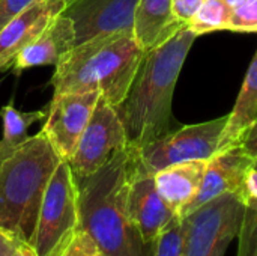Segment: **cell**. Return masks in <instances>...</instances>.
<instances>
[{"label":"cell","mask_w":257,"mask_h":256,"mask_svg":"<svg viewBox=\"0 0 257 256\" xmlns=\"http://www.w3.org/2000/svg\"><path fill=\"white\" fill-rule=\"evenodd\" d=\"M224 2H226V3H227V5H229L232 9H233L235 6L241 5V3H242V2H245V0H224Z\"/></svg>","instance_id":"cell-31"},{"label":"cell","mask_w":257,"mask_h":256,"mask_svg":"<svg viewBox=\"0 0 257 256\" xmlns=\"http://www.w3.org/2000/svg\"><path fill=\"white\" fill-rule=\"evenodd\" d=\"M257 118V48L247 74L244 77L241 91L235 101L232 112L227 115L226 125L223 128L218 151H223L235 143H239L244 133ZM217 151V152H218Z\"/></svg>","instance_id":"cell-17"},{"label":"cell","mask_w":257,"mask_h":256,"mask_svg":"<svg viewBox=\"0 0 257 256\" xmlns=\"http://www.w3.org/2000/svg\"><path fill=\"white\" fill-rule=\"evenodd\" d=\"M139 0H66L63 14L72 21L75 45L101 35L134 33Z\"/></svg>","instance_id":"cell-10"},{"label":"cell","mask_w":257,"mask_h":256,"mask_svg":"<svg viewBox=\"0 0 257 256\" xmlns=\"http://www.w3.org/2000/svg\"><path fill=\"white\" fill-rule=\"evenodd\" d=\"M145 53L133 32L101 35L77 44L56 65L51 77L54 95L98 92L116 107L125 100Z\"/></svg>","instance_id":"cell-3"},{"label":"cell","mask_w":257,"mask_h":256,"mask_svg":"<svg viewBox=\"0 0 257 256\" xmlns=\"http://www.w3.org/2000/svg\"><path fill=\"white\" fill-rule=\"evenodd\" d=\"M227 115L172 130L166 136L137 148L139 166L148 174L191 160H209L218 151Z\"/></svg>","instance_id":"cell-6"},{"label":"cell","mask_w":257,"mask_h":256,"mask_svg":"<svg viewBox=\"0 0 257 256\" xmlns=\"http://www.w3.org/2000/svg\"><path fill=\"white\" fill-rule=\"evenodd\" d=\"M253 167H254V169H257V157L254 158V160H253Z\"/></svg>","instance_id":"cell-32"},{"label":"cell","mask_w":257,"mask_h":256,"mask_svg":"<svg viewBox=\"0 0 257 256\" xmlns=\"http://www.w3.org/2000/svg\"><path fill=\"white\" fill-rule=\"evenodd\" d=\"M245 213L239 193L220 195L182 219L184 256H211L224 240L236 238Z\"/></svg>","instance_id":"cell-7"},{"label":"cell","mask_w":257,"mask_h":256,"mask_svg":"<svg viewBox=\"0 0 257 256\" xmlns=\"http://www.w3.org/2000/svg\"><path fill=\"white\" fill-rule=\"evenodd\" d=\"M230 243H232V240H224V241H221V243L217 246V249L214 250V253L211 256H226V252H227Z\"/></svg>","instance_id":"cell-30"},{"label":"cell","mask_w":257,"mask_h":256,"mask_svg":"<svg viewBox=\"0 0 257 256\" xmlns=\"http://www.w3.org/2000/svg\"><path fill=\"white\" fill-rule=\"evenodd\" d=\"M172 6L173 0H139L134 36L145 51L160 45L184 27L175 20Z\"/></svg>","instance_id":"cell-16"},{"label":"cell","mask_w":257,"mask_h":256,"mask_svg":"<svg viewBox=\"0 0 257 256\" xmlns=\"http://www.w3.org/2000/svg\"><path fill=\"white\" fill-rule=\"evenodd\" d=\"M241 198L245 202V205L248 204H257V169L251 167L244 180V186L241 190Z\"/></svg>","instance_id":"cell-26"},{"label":"cell","mask_w":257,"mask_h":256,"mask_svg":"<svg viewBox=\"0 0 257 256\" xmlns=\"http://www.w3.org/2000/svg\"><path fill=\"white\" fill-rule=\"evenodd\" d=\"M66 8L65 0H35L0 30V71L14 66L18 53L32 44Z\"/></svg>","instance_id":"cell-12"},{"label":"cell","mask_w":257,"mask_h":256,"mask_svg":"<svg viewBox=\"0 0 257 256\" xmlns=\"http://www.w3.org/2000/svg\"><path fill=\"white\" fill-rule=\"evenodd\" d=\"M152 256H184L182 220L167 228L154 243Z\"/></svg>","instance_id":"cell-21"},{"label":"cell","mask_w":257,"mask_h":256,"mask_svg":"<svg viewBox=\"0 0 257 256\" xmlns=\"http://www.w3.org/2000/svg\"><path fill=\"white\" fill-rule=\"evenodd\" d=\"M35 0H0V30Z\"/></svg>","instance_id":"cell-24"},{"label":"cell","mask_w":257,"mask_h":256,"mask_svg":"<svg viewBox=\"0 0 257 256\" xmlns=\"http://www.w3.org/2000/svg\"><path fill=\"white\" fill-rule=\"evenodd\" d=\"M229 30L257 33V0H245L232 9Z\"/></svg>","instance_id":"cell-22"},{"label":"cell","mask_w":257,"mask_h":256,"mask_svg":"<svg viewBox=\"0 0 257 256\" xmlns=\"http://www.w3.org/2000/svg\"><path fill=\"white\" fill-rule=\"evenodd\" d=\"M81 231L78 187L66 160L54 169L27 243L36 256H60Z\"/></svg>","instance_id":"cell-5"},{"label":"cell","mask_w":257,"mask_h":256,"mask_svg":"<svg viewBox=\"0 0 257 256\" xmlns=\"http://www.w3.org/2000/svg\"><path fill=\"white\" fill-rule=\"evenodd\" d=\"M0 116L3 121V140L12 145H18L29 137V130L33 124L44 121L47 110L23 112L18 110L12 101L0 109Z\"/></svg>","instance_id":"cell-19"},{"label":"cell","mask_w":257,"mask_h":256,"mask_svg":"<svg viewBox=\"0 0 257 256\" xmlns=\"http://www.w3.org/2000/svg\"><path fill=\"white\" fill-rule=\"evenodd\" d=\"M11 256H36V253H35V250L27 243L20 241L17 244V247L14 249V252L11 253Z\"/></svg>","instance_id":"cell-29"},{"label":"cell","mask_w":257,"mask_h":256,"mask_svg":"<svg viewBox=\"0 0 257 256\" xmlns=\"http://www.w3.org/2000/svg\"><path fill=\"white\" fill-rule=\"evenodd\" d=\"M62 161L42 131L12 145L0 140V229L29 243L45 187Z\"/></svg>","instance_id":"cell-4"},{"label":"cell","mask_w":257,"mask_h":256,"mask_svg":"<svg viewBox=\"0 0 257 256\" xmlns=\"http://www.w3.org/2000/svg\"><path fill=\"white\" fill-rule=\"evenodd\" d=\"M128 214L143 243L149 247H154L157 238L167 228L181 220L158 193L154 175L145 172L139 166V160L128 190Z\"/></svg>","instance_id":"cell-11"},{"label":"cell","mask_w":257,"mask_h":256,"mask_svg":"<svg viewBox=\"0 0 257 256\" xmlns=\"http://www.w3.org/2000/svg\"><path fill=\"white\" fill-rule=\"evenodd\" d=\"M65 2H66V0H65Z\"/></svg>","instance_id":"cell-34"},{"label":"cell","mask_w":257,"mask_h":256,"mask_svg":"<svg viewBox=\"0 0 257 256\" xmlns=\"http://www.w3.org/2000/svg\"><path fill=\"white\" fill-rule=\"evenodd\" d=\"M95 256H105V255H104L102 252H99V249H98V252H96V255Z\"/></svg>","instance_id":"cell-33"},{"label":"cell","mask_w":257,"mask_h":256,"mask_svg":"<svg viewBox=\"0 0 257 256\" xmlns=\"http://www.w3.org/2000/svg\"><path fill=\"white\" fill-rule=\"evenodd\" d=\"M230 17L232 8L224 0H203L196 14L187 23V27L197 36L218 30H229Z\"/></svg>","instance_id":"cell-18"},{"label":"cell","mask_w":257,"mask_h":256,"mask_svg":"<svg viewBox=\"0 0 257 256\" xmlns=\"http://www.w3.org/2000/svg\"><path fill=\"white\" fill-rule=\"evenodd\" d=\"M251 167L253 158L242 149L241 143H235L214 154L208 160L202 186L187 214L220 195L241 193L245 175Z\"/></svg>","instance_id":"cell-13"},{"label":"cell","mask_w":257,"mask_h":256,"mask_svg":"<svg viewBox=\"0 0 257 256\" xmlns=\"http://www.w3.org/2000/svg\"><path fill=\"white\" fill-rule=\"evenodd\" d=\"M126 146V134L116 109L99 97L75 151L68 160L74 178L95 174Z\"/></svg>","instance_id":"cell-8"},{"label":"cell","mask_w":257,"mask_h":256,"mask_svg":"<svg viewBox=\"0 0 257 256\" xmlns=\"http://www.w3.org/2000/svg\"><path fill=\"white\" fill-rule=\"evenodd\" d=\"M208 160H191L167 166L154 174L155 186L178 219H184L199 193Z\"/></svg>","instance_id":"cell-14"},{"label":"cell","mask_w":257,"mask_h":256,"mask_svg":"<svg viewBox=\"0 0 257 256\" xmlns=\"http://www.w3.org/2000/svg\"><path fill=\"white\" fill-rule=\"evenodd\" d=\"M99 97L98 92H69L53 97L41 131L62 160L68 161L74 154Z\"/></svg>","instance_id":"cell-9"},{"label":"cell","mask_w":257,"mask_h":256,"mask_svg":"<svg viewBox=\"0 0 257 256\" xmlns=\"http://www.w3.org/2000/svg\"><path fill=\"white\" fill-rule=\"evenodd\" d=\"M236 238V256H257V204L245 205L244 219Z\"/></svg>","instance_id":"cell-20"},{"label":"cell","mask_w":257,"mask_h":256,"mask_svg":"<svg viewBox=\"0 0 257 256\" xmlns=\"http://www.w3.org/2000/svg\"><path fill=\"white\" fill-rule=\"evenodd\" d=\"M96 252L98 246L92 240V237L87 232L80 231L60 256H95Z\"/></svg>","instance_id":"cell-23"},{"label":"cell","mask_w":257,"mask_h":256,"mask_svg":"<svg viewBox=\"0 0 257 256\" xmlns=\"http://www.w3.org/2000/svg\"><path fill=\"white\" fill-rule=\"evenodd\" d=\"M203 3V0H173V17L181 26H187V23L191 20V17L196 14L199 6Z\"/></svg>","instance_id":"cell-25"},{"label":"cell","mask_w":257,"mask_h":256,"mask_svg":"<svg viewBox=\"0 0 257 256\" xmlns=\"http://www.w3.org/2000/svg\"><path fill=\"white\" fill-rule=\"evenodd\" d=\"M74 47L75 32L72 21L62 12L32 44L18 53L12 69L23 72L35 66H56Z\"/></svg>","instance_id":"cell-15"},{"label":"cell","mask_w":257,"mask_h":256,"mask_svg":"<svg viewBox=\"0 0 257 256\" xmlns=\"http://www.w3.org/2000/svg\"><path fill=\"white\" fill-rule=\"evenodd\" d=\"M196 38L185 26L145 53L125 100L114 107L128 145L140 148L172 131L175 88Z\"/></svg>","instance_id":"cell-1"},{"label":"cell","mask_w":257,"mask_h":256,"mask_svg":"<svg viewBox=\"0 0 257 256\" xmlns=\"http://www.w3.org/2000/svg\"><path fill=\"white\" fill-rule=\"evenodd\" d=\"M137 166V148L128 145L95 174L78 178L81 231L105 256H152L128 214V190Z\"/></svg>","instance_id":"cell-2"},{"label":"cell","mask_w":257,"mask_h":256,"mask_svg":"<svg viewBox=\"0 0 257 256\" xmlns=\"http://www.w3.org/2000/svg\"><path fill=\"white\" fill-rule=\"evenodd\" d=\"M239 143H241L242 149L254 160L257 157V118L254 119V122L248 127V130L244 133Z\"/></svg>","instance_id":"cell-27"},{"label":"cell","mask_w":257,"mask_h":256,"mask_svg":"<svg viewBox=\"0 0 257 256\" xmlns=\"http://www.w3.org/2000/svg\"><path fill=\"white\" fill-rule=\"evenodd\" d=\"M18 243L20 241L17 238L0 229V256H11Z\"/></svg>","instance_id":"cell-28"}]
</instances>
